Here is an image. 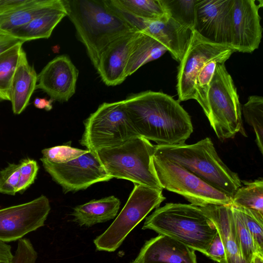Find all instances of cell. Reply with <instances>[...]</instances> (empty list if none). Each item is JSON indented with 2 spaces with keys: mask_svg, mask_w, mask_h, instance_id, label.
<instances>
[{
  "mask_svg": "<svg viewBox=\"0 0 263 263\" xmlns=\"http://www.w3.org/2000/svg\"><path fill=\"white\" fill-rule=\"evenodd\" d=\"M123 102L138 135L157 145L184 144L193 132L189 114L166 93L146 90L130 94Z\"/></svg>",
  "mask_w": 263,
  "mask_h": 263,
  "instance_id": "cell-1",
  "label": "cell"
},
{
  "mask_svg": "<svg viewBox=\"0 0 263 263\" xmlns=\"http://www.w3.org/2000/svg\"><path fill=\"white\" fill-rule=\"evenodd\" d=\"M67 16L96 68L101 53L111 42L138 31L122 18L108 0H64Z\"/></svg>",
  "mask_w": 263,
  "mask_h": 263,
  "instance_id": "cell-2",
  "label": "cell"
},
{
  "mask_svg": "<svg viewBox=\"0 0 263 263\" xmlns=\"http://www.w3.org/2000/svg\"><path fill=\"white\" fill-rule=\"evenodd\" d=\"M142 229L170 236L204 255L217 233L200 207L180 203H167L156 209L146 217Z\"/></svg>",
  "mask_w": 263,
  "mask_h": 263,
  "instance_id": "cell-3",
  "label": "cell"
},
{
  "mask_svg": "<svg viewBox=\"0 0 263 263\" xmlns=\"http://www.w3.org/2000/svg\"><path fill=\"white\" fill-rule=\"evenodd\" d=\"M155 147L154 156L176 163L231 198L241 185L238 174L222 161L210 138L192 144Z\"/></svg>",
  "mask_w": 263,
  "mask_h": 263,
  "instance_id": "cell-4",
  "label": "cell"
},
{
  "mask_svg": "<svg viewBox=\"0 0 263 263\" xmlns=\"http://www.w3.org/2000/svg\"><path fill=\"white\" fill-rule=\"evenodd\" d=\"M155 148L149 140L138 136L119 146L101 149L97 154L112 178L162 190L154 165Z\"/></svg>",
  "mask_w": 263,
  "mask_h": 263,
  "instance_id": "cell-5",
  "label": "cell"
},
{
  "mask_svg": "<svg viewBox=\"0 0 263 263\" xmlns=\"http://www.w3.org/2000/svg\"><path fill=\"white\" fill-rule=\"evenodd\" d=\"M218 138L221 141L238 133L245 136L242 113L236 88L224 63H218L212 77L204 112Z\"/></svg>",
  "mask_w": 263,
  "mask_h": 263,
  "instance_id": "cell-6",
  "label": "cell"
},
{
  "mask_svg": "<svg viewBox=\"0 0 263 263\" xmlns=\"http://www.w3.org/2000/svg\"><path fill=\"white\" fill-rule=\"evenodd\" d=\"M84 132L80 143L97 153L119 146L140 136L126 110L123 100L101 104L84 121Z\"/></svg>",
  "mask_w": 263,
  "mask_h": 263,
  "instance_id": "cell-7",
  "label": "cell"
},
{
  "mask_svg": "<svg viewBox=\"0 0 263 263\" xmlns=\"http://www.w3.org/2000/svg\"><path fill=\"white\" fill-rule=\"evenodd\" d=\"M162 191L134 184L126 203L116 218L104 232L94 239L96 249L115 251L135 227L165 199Z\"/></svg>",
  "mask_w": 263,
  "mask_h": 263,
  "instance_id": "cell-8",
  "label": "cell"
},
{
  "mask_svg": "<svg viewBox=\"0 0 263 263\" xmlns=\"http://www.w3.org/2000/svg\"><path fill=\"white\" fill-rule=\"evenodd\" d=\"M153 162L163 189L180 195L191 204L199 207L231 204V198L176 163L154 155Z\"/></svg>",
  "mask_w": 263,
  "mask_h": 263,
  "instance_id": "cell-9",
  "label": "cell"
},
{
  "mask_svg": "<svg viewBox=\"0 0 263 263\" xmlns=\"http://www.w3.org/2000/svg\"><path fill=\"white\" fill-rule=\"evenodd\" d=\"M43 166L63 193L85 190L91 185L112 178L102 164L97 153L89 151L65 163L57 164L41 158Z\"/></svg>",
  "mask_w": 263,
  "mask_h": 263,
  "instance_id": "cell-10",
  "label": "cell"
},
{
  "mask_svg": "<svg viewBox=\"0 0 263 263\" xmlns=\"http://www.w3.org/2000/svg\"><path fill=\"white\" fill-rule=\"evenodd\" d=\"M235 52L231 48L208 42L193 30L190 43L178 67L176 85L178 101L195 100L196 78L207 62Z\"/></svg>",
  "mask_w": 263,
  "mask_h": 263,
  "instance_id": "cell-11",
  "label": "cell"
},
{
  "mask_svg": "<svg viewBox=\"0 0 263 263\" xmlns=\"http://www.w3.org/2000/svg\"><path fill=\"white\" fill-rule=\"evenodd\" d=\"M50 209L49 201L44 195L0 209V241L7 243L18 240L43 227Z\"/></svg>",
  "mask_w": 263,
  "mask_h": 263,
  "instance_id": "cell-12",
  "label": "cell"
},
{
  "mask_svg": "<svg viewBox=\"0 0 263 263\" xmlns=\"http://www.w3.org/2000/svg\"><path fill=\"white\" fill-rule=\"evenodd\" d=\"M109 3L126 22L156 39L166 48L174 60L180 62L187 48L193 30L181 25L167 15L158 19L142 18L119 10Z\"/></svg>",
  "mask_w": 263,
  "mask_h": 263,
  "instance_id": "cell-13",
  "label": "cell"
},
{
  "mask_svg": "<svg viewBox=\"0 0 263 263\" xmlns=\"http://www.w3.org/2000/svg\"><path fill=\"white\" fill-rule=\"evenodd\" d=\"M233 2L234 0H197L193 30L209 42L233 49Z\"/></svg>",
  "mask_w": 263,
  "mask_h": 263,
  "instance_id": "cell-14",
  "label": "cell"
},
{
  "mask_svg": "<svg viewBox=\"0 0 263 263\" xmlns=\"http://www.w3.org/2000/svg\"><path fill=\"white\" fill-rule=\"evenodd\" d=\"M261 0H234L232 13V46L235 52L252 53L259 46L262 29L259 9Z\"/></svg>",
  "mask_w": 263,
  "mask_h": 263,
  "instance_id": "cell-15",
  "label": "cell"
},
{
  "mask_svg": "<svg viewBox=\"0 0 263 263\" xmlns=\"http://www.w3.org/2000/svg\"><path fill=\"white\" fill-rule=\"evenodd\" d=\"M79 71L66 55L56 57L37 74L36 89L53 101H68L76 92Z\"/></svg>",
  "mask_w": 263,
  "mask_h": 263,
  "instance_id": "cell-16",
  "label": "cell"
},
{
  "mask_svg": "<svg viewBox=\"0 0 263 263\" xmlns=\"http://www.w3.org/2000/svg\"><path fill=\"white\" fill-rule=\"evenodd\" d=\"M140 32L138 30L119 37L109 44L101 53L96 69L106 85H119L127 78V63Z\"/></svg>",
  "mask_w": 263,
  "mask_h": 263,
  "instance_id": "cell-17",
  "label": "cell"
},
{
  "mask_svg": "<svg viewBox=\"0 0 263 263\" xmlns=\"http://www.w3.org/2000/svg\"><path fill=\"white\" fill-rule=\"evenodd\" d=\"M135 260L139 263H197L195 251L161 234L146 241Z\"/></svg>",
  "mask_w": 263,
  "mask_h": 263,
  "instance_id": "cell-18",
  "label": "cell"
},
{
  "mask_svg": "<svg viewBox=\"0 0 263 263\" xmlns=\"http://www.w3.org/2000/svg\"><path fill=\"white\" fill-rule=\"evenodd\" d=\"M200 208L214 223L220 237L225 263H246L241 253L231 205L209 204Z\"/></svg>",
  "mask_w": 263,
  "mask_h": 263,
  "instance_id": "cell-19",
  "label": "cell"
},
{
  "mask_svg": "<svg viewBox=\"0 0 263 263\" xmlns=\"http://www.w3.org/2000/svg\"><path fill=\"white\" fill-rule=\"evenodd\" d=\"M37 74L31 66L23 50L15 69L10 88V101L13 112L22 113L28 106L30 98L36 89Z\"/></svg>",
  "mask_w": 263,
  "mask_h": 263,
  "instance_id": "cell-20",
  "label": "cell"
},
{
  "mask_svg": "<svg viewBox=\"0 0 263 263\" xmlns=\"http://www.w3.org/2000/svg\"><path fill=\"white\" fill-rule=\"evenodd\" d=\"M67 10L64 0L58 6L35 17L29 23L7 32L24 41L49 38L55 27L65 16Z\"/></svg>",
  "mask_w": 263,
  "mask_h": 263,
  "instance_id": "cell-21",
  "label": "cell"
},
{
  "mask_svg": "<svg viewBox=\"0 0 263 263\" xmlns=\"http://www.w3.org/2000/svg\"><path fill=\"white\" fill-rule=\"evenodd\" d=\"M120 206V200L114 196L91 200L73 208V220L81 227H90L114 219Z\"/></svg>",
  "mask_w": 263,
  "mask_h": 263,
  "instance_id": "cell-22",
  "label": "cell"
},
{
  "mask_svg": "<svg viewBox=\"0 0 263 263\" xmlns=\"http://www.w3.org/2000/svg\"><path fill=\"white\" fill-rule=\"evenodd\" d=\"M62 0H28L16 9L0 15V30L8 32L53 9Z\"/></svg>",
  "mask_w": 263,
  "mask_h": 263,
  "instance_id": "cell-23",
  "label": "cell"
},
{
  "mask_svg": "<svg viewBox=\"0 0 263 263\" xmlns=\"http://www.w3.org/2000/svg\"><path fill=\"white\" fill-rule=\"evenodd\" d=\"M166 48L151 36L140 32L130 53L126 68L127 77L145 64L163 55Z\"/></svg>",
  "mask_w": 263,
  "mask_h": 263,
  "instance_id": "cell-24",
  "label": "cell"
},
{
  "mask_svg": "<svg viewBox=\"0 0 263 263\" xmlns=\"http://www.w3.org/2000/svg\"><path fill=\"white\" fill-rule=\"evenodd\" d=\"M241 185L232 198L231 205L243 207L263 214V179L241 181Z\"/></svg>",
  "mask_w": 263,
  "mask_h": 263,
  "instance_id": "cell-25",
  "label": "cell"
},
{
  "mask_svg": "<svg viewBox=\"0 0 263 263\" xmlns=\"http://www.w3.org/2000/svg\"><path fill=\"white\" fill-rule=\"evenodd\" d=\"M23 43L0 54V101H10V88L17 67Z\"/></svg>",
  "mask_w": 263,
  "mask_h": 263,
  "instance_id": "cell-26",
  "label": "cell"
},
{
  "mask_svg": "<svg viewBox=\"0 0 263 263\" xmlns=\"http://www.w3.org/2000/svg\"><path fill=\"white\" fill-rule=\"evenodd\" d=\"M115 8L148 19L160 18L167 14L159 0H109Z\"/></svg>",
  "mask_w": 263,
  "mask_h": 263,
  "instance_id": "cell-27",
  "label": "cell"
},
{
  "mask_svg": "<svg viewBox=\"0 0 263 263\" xmlns=\"http://www.w3.org/2000/svg\"><path fill=\"white\" fill-rule=\"evenodd\" d=\"M242 113L246 122L251 126L255 134V141L261 154H263V98L251 96L242 106Z\"/></svg>",
  "mask_w": 263,
  "mask_h": 263,
  "instance_id": "cell-28",
  "label": "cell"
},
{
  "mask_svg": "<svg viewBox=\"0 0 263 263\" xmlns=\"http://www.w3.org/2000/svg\"><path fill=\"white\" fill-rule=\"evenodd\" d=\"M167 15L181 25L193 30L197 0H159Z\"/></svg>",
  "mask_w": 263,
  "mask_h": 263,
  "instance_id": "cell-29",
  "label": "cell"
},
{
  "mask_svg": "<svg viewBox=\"0 0 263 263\" xmlns=\"http://www.w3.org/2000/svg\"><path fill=\"white\" fill-rule=\"evenodd\" d=\"M231 54L222 55L207 62L199 71L195 80V100L204 112L207 107L208 94L210 83L218 63H225Z\"/></svg>",
  "mask_w": 263,
  "mask_h": 263,
  "instance_id": "cell-30",
  "label": "cell"
},
{
  "mask_svg": "<svg viewBox=\"0 0 263 263\" xmlns=\"http://www.w3.org/2000/svg\"><path fill=\"white\" fill-rule=\"evenodd\" d=\"M231 206L242 256L246 263H251L256 254H263L260 253L258 251L254 239L239 211L235 206L231 205Z\"/></svg>",
  "mask_w": 263,
  "mask_h": 263,
  "instance_id": "cell-31",
  "label": "cell"
},
{
  "mask_svg": "<svg viewBox=\"0 0 263 263\" xmlns=\"http://www.w3.org/2000/svg\"><path fill=\"white\" fill-rule=\"evenodd\" d=\"M235 207L240 213L258 251L263 254V214L246 208Z\"/></svg>",
  "mask_w": 263,
  "mask_h": 263,
  "instance_id": "cell-32",
  "label": "cell"
},
{
  "mask_svg": "<svg viewBox=\"0 0 263 263\" xmlns=\"http://www.w3.org/2000/svg\"><path fill=\"white\" fill-rule=\"evenodd\" d=\"M88 149H81L69 145H62L43 149L42 158L57 164H62L71 161L86 153Z\"/></svg>",
  "mask_w": 263,
  "mask_h": 263,
  "instance_id": "cell-33",
  "label": "cell"
},
{
  "mask_svg": "<svg viewBox=\"0 0 263 263\" xmlns=\"http://www.w3.org/2000/svg\"><path fill=\"white\" fill-rule=\"evenodd\" d=\"M19 164L20 172L16 193H23L34 183L39 166L35 160L30 158L23 159Z\"/></svg>",
  "mask_w": 263,
  "mask_h": 263,
  "instance_id": "cell-34",
  "label": "cell"
},
{
  "mask_svg": "<svg viewBox=\"0 0 263 263\" xmlns=\"http://www.w3.org/2000/svg\"><path fill=\"white\" fill-rule=\"evenodd\" d=\"M20 164L10 163L0 171V193L15 195L19 180Z\"/></svg>",
  "mask_w": 263,
  "mask_h": 263,
  "instance_id": "cell-35",
  "label": "cell"
},
{
  "mask_svg": "<svg viewBox=\"0 0 263 263\" xmlns=\"http://www.w3.org/2000/svg\"><path fill=\"white\" fill-rule=\"evenodd\" d=\"M37 253L27 238L18 240L12 263H36Z\"/></svg>",
  "mask_w": 263,
  "mask_h": 263,
  "instance_id": "cell-36",
  "label": "cell"
},
{
  "mask_svg": "<svg viewBox=\"0 0 263 263\" xmlns=\"http://www.w3.org/2000/svg\"><path fill=\"white\" fill-rule=\"evenodd\" d=\"M205 255L218 263L226 262L224 248L218 233L211 242Z\"/></svg>",
  "mask_w": 263,
  "mask_h": 263,
  "instance_id": "cell-37",
  "label": "cell"
},
{
  "mask_svg": "<svg viewBox=\"0 0 263 263\" xmlns=\"http://www.w3.org/2000/svg\"><path fill=\"white\" fill-rule=\"evenodd\" d=\"M21 43L25 42L7 32L0 30V54Z\"/></svg>",
  "mask_w": 263,
  "mask_h": 263,
  "instance_id": "cell-38",
  "label": "cell"
},
{
  "mask_svg": "<svg viewBox=\"0 0 263 263\" xmlns=\"http://www.w3.org/2000/svg\"><path fill=\"white\" fill-rule=\"evenodd\" d=\"M27 1L28 0H0V15L16 9Z\"/></svg>",
  "mask_w": 263,
  "mask_h": 263,
  "instance_id": "cell-39",
  "label": "cell"
},
{
  "mask_svg": "<svg viewBox=\"0 0 263 263\" xmlns=\"http://www.w3.org/2000/svg\"><path fill=\"white\" fill-rule=\"evenodd\" d=\"M13 256L11 246L0 241V263H12Z\"/></svg>",
  "mask_w": 263,
  "mask_h": 263,
  "instance_id": "cell-40",
  "label": "cell"
},
{
  "mask_svg": "<svg viewBox=\"0 0 263 263\" xmlns=\"http://www.w3.org/2000/svg\"><path fill=\"white\" fill-rule=\"evenodd\" d=\"M53 100L51 99L47 100L45 98H36L33 102L35 107L39 109H44L49 111L52 108V102Z\"/></svg>",
  "mask_w": 263,
  "mask_h": 263,
  "instance_id": "cell-41",
  "label": "cell"
},
{
  "mask_svg": "<svg viewBox=\"0 0 263 263\" xmlns=\"http://www.w3.org/2000/svg\"><path fill=\"white\" fill-rule=\"evenodd\" d=\"M130 263H139L138 262H137L135 259L133 261H132V262H130Z\"/></svg>",
  "mask_w": 263,
  "mask_h": 263,
  "instance_id": "cell-42",
  "label": "cell"
}]
</instances>
